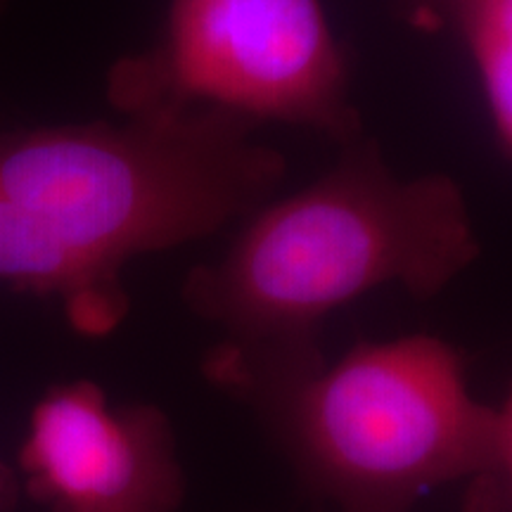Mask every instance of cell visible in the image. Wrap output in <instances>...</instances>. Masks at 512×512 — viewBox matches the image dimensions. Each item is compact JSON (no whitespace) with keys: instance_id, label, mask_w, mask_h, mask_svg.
I'll list each match as a JSON object with an SVG mask.
<instances>
[{"instance_id":"obj_1","label":"cell","mask_w":512,"mask_h":512,"mask_svg":"<svg viewBox=\"0 0 512 512\" xmlns=\"http://www.w3.org/2000/svg\"><path fill=\"white\" fill-rule=\"evenodd\" d=\"M214 110L0 126V285L55 299L83 335L128 311V261L207 238L278 188L285 159Z\"/></svg>"},{"instance_id":"obj_3","label":"cell","mask_w":512,"mask_h":512,"mask_svg":"<svg viewBox=\"0 0 512 512\" xmlns=\"http://www.w3.org/2000/svg\"><path fill=\"white\" fill-rule=\"evenodd\" d=\"M249 396L313 491L339 512H408L434 486L475 479L496 408L470 394L463 358L430 335L361 342L323 361L247 377Z\"/></svg>"},{"instance_id":"obj_6","label":"cell","mask_w":512,"mask_h":512,"mask_svg":"<svg viewBox=\"0 0 512 512\" xmlns=\"http://www.w3.org/2000/svg\"><path fill=\"white\" fill-rule=\"evenodd\" d=\"M456 12L498 133L512 150V0H456Z\"/></svg>"},{"instance_id":"obj_5","label":"cell","mask_w":512,"mask_h":512,"mask_svg":"<svg viewBox=\"0 0 512 512\" xmlns=\"http://www.w3.org/2000/svg\"><path fill=\"white\" fill-rule=\"evenodd\" d=\"M17 460L46 512H176L185 494L169 418L150 403L112 406L91 380L36 401Z\"/></svg>"},{"instance_id":"obj_4","label":"cell","mask_w":512,"mask_h":512,"mask_svg":"<svg viewBox=\"0 0 512 512\" xmlns=\"http://www.w3.org/2000/svg\"><path fill=\"white\" fill-rule=\"evenodd\" d=\"M124 114L214 110L351 140L347 62L320 0H171L164 31L110 72Z\"/></svg>"},{"instance_id":"obj_9","label":"cell","mask_w":512,"mask_h":512,"mask_svg":"<svg viewBox=\"0 0 512 512\" xmlns=\"http://www.w3.org/2000/svg\"><path fill=\"white\" fill-rule=\"evenodd\" d=\"M5 5H8V0H0V12L5 10Z\"/></svg>"},{"instance_id":"obj_2","label":"cell","mask_w":512,"mask_h":512,"mask_svg":"<svg viewBox=\"0 0 512 512\" xmlns=\"http://www.w3.org/2000/svg\"><path fill=\"white\" fill-rule=\"evenodd\" d=\"M458 183L401 181L356 150L309 188L256 211L216 264L197 266L183 299L226 342L207 358L221 387L320 361L316 328L384 285L434 297L477 259Z\"/></svg>"},{"instance_id":"obj_7","label":"cell","mask_w":512,"mask_h":512,"mask_svg":"<svg viewBox=\"0 0 512 512\" xmlns=\"http://www.w3.org/2000/svg\"><path fill=\"white\" fill-rule=\"evenodd\" d=\"M467 510L512 512V392L496 411V437L489 465L470 479Z\"/></svg>"},{"instance_id":"obj_8","label":"cell","mask_w":512,"mask_h":512,"mask_svg":"<svg viewBox=\"0 0 512 512\" xmlns=\"http://www.w3.org/2000/svg\"><path fill=\"white\" fill-rule=\"evenodd\" d=\"M19 503V472L0 460V512H15Z\"/></svg>"}]
</instances>
